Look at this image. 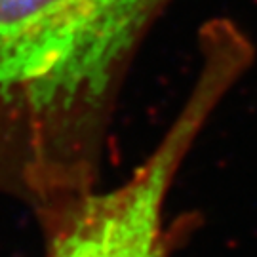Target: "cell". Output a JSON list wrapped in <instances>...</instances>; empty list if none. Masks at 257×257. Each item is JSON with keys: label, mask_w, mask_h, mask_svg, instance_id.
<instances>
[{"label": "cell", "mask_w": 257, "mask_h": 257, "mask_svg": "<svg viewBox=\"0 0 257 257\" xmlns=\"http://www.w3.org/2000/svg\"><path fill=\"white\" fill-rule=\"evenodd\" d=\"M253 48L232 23H210L181 107L132 174L46 223V257H170L168 198L206 124L248 71Z\"/></svg>", "instance_id": "cell-2"}, {"label": "cell", "mask_w": 257, "mask_h": 257, "mask_svg": "<svg viewBox=\"0 0 257 257\" xmlns=\"http://www.w3.org/2000/svg\"><path fill=\"white\" fill-rule=\"evenodd\" d=\"M172 0H0V193L48 223L95 191L120 90Z\"/></svg>", "instance_id": "cell-1"}]
</instances>
